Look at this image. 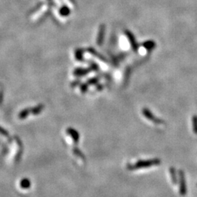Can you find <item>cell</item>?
<instances>
[{
	"instance_id": "cell-1",
	"label": "cell",
	"mask_w": 197,
	"mask_h": 197,
	"mask_svg": "<svg viewBox=\"0 0 197 197\" xmlns=\"http://www.w3.org/2000/svg\"><path fill=\"white\" fill-rule=\"evenodd\" d=\"M161 161L159 159H153V160H148V161H139L136 164L133 165H129L128 166L129 169L134 170L137 169H141V168H146L150 167L152 166H156L159 164Z\"/></svg>"
},
{
	"instance_id": "cell-2",
	"label": "cell",
	"mask_w": 197,
	"mask_h": 197,
	"mask_svg": "<svg viewBox=\"0 0 197 197\" xmlns=\"http://www.w3.org/2000/svg\"><path fill=\"white\" fill-rule=\"evenodd\" d=\"M180 181H181V186H180V193L181 195H185L186 192V181H185V178L183 176V173L182 172H180Z\"/></svg>"
},
{
	"instance_id": "cell-3",
	"label": "cell",
	"mask_w": 197,
	"mask_h": 197,
	"mask_svg": "<svg viewBox=\"0 0 197 197\" xmlns=\"http://www.w3.org/2000/svg\"><path fill=\"white\" fill-rule=\"evenodd\" d=\"M20 186L23 189H28L31 187V181L28 178H23L20 182Z\"/></svg>"
},
{
	"instance_id": "cell-4",
	"label": "cell",
	"mask_w": 197,
	"mask_h": 197,
	"mask_svg": "<svg viewBox=\"0 0 197 197\" xmlns=\"http://www.w3.org/2000/svg\"><path fill=\"white\" fill-rule=\"evenodd\" d=\"M170 174H171L172 180L173 183H175V182H176V178H175V174L174 169H170Z\"/></svg>"
}]
</instances>
